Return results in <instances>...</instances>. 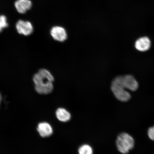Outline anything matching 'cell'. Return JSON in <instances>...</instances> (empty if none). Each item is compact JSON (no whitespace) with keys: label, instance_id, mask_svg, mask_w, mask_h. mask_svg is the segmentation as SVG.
Masks as SVG:
<instances>
[{"label":"cell","instance_id":"6da1fadb","mask_svg":"<svg viewBox=\"0 0 154 154\" xmlns=\"http://www.w3.org/2000/svg\"><path fill=\"white\" fill-rule=\"evenodd\" d=\"M54 80V77L49 71L46 69H40L33 78L36 91L43 95L51 93L53 90Z\"/></svg>","mask_w":154,"mask_h":154},{"label":"cell","instance_id":"7a4b0ae2","mask_svg":"<svg viewBox=\"0 0 154 154\" xmlns=\"http://www.w3.org/2000/svg\"><path fill=\"white\" fill-rule=\"evenodd\" d=\"M111 89L115 97L119 101L126 102L130 99V94L125 90L123 85V76H119L114 79L112 83Z\"/></svg>","mask_w":154,"mask_h":154},{"label":"cell","instance_id":"3957f363","mask_svg":"<svg viewBox=\"0 0 154 154\" xmlns=\"http://www.w3.org/2000/svg\"><path fill=\"white\" fill-rule=\"evenodd\" d=\"M134 140L130 135L122 133L119 135L116 140V145L121 153L126 154L134 148Z\"/></svg>","mask_w":154,"mask_h":154},{"label":"cell","instance_id":"277c9868","mask_svg":"<svg viewBox=\"0 0 154 154\" xmlns=\"http://www.w3.org/2000/svg\"><path fill=\"white\" fill-rule=\"evenodd\" d=\"M15 26L18 33L25 36L30 35L33 31V26L29 21L19 20Z\"/></svg>","mask_w":154,"mask_h":154},{"label":"cell","instance_id":"5b68a950","mask_svg":"<svg viewBox=\"0 0 154 154\" xmlns=\"http://www.w3.org/2000/svg\"><path fill=\"white\" fill-rule=\"evenodd\" d=\"M51 34L56 41L63 42L67 39V34L64 28L60 26H54L51 29Z\"/></svg>","mask_w":154,"mask_h":154},{"label":"cell","instance_id":"8992f818","mask_svg":"<svg viewBox=\"0 0 154 154\" xmlns=\"http://www.w3.org/2000/svg\"><path fill=\"white\" fill-rule=\"evenodd\" d=\"M123 83L125 88L131 91H136L138 88L137 82L134 77L131 75L123 76Z\"/></svg>","mask_w":154,"mask_h":154},{"label":"cell","instance_id":"52a82bcc","mask_svg":"<svg viewBox=\"0 0 154 154\" xmlns=\"http://www.w3.org/2000/svg\"><path fill=\"white\" fill-rule=\"evenodd\" d=\"M32 2L30 0H17L15 2V8L20 14H24L31 8Z\"/></svg>","mask_w":154,"mask_h":154},{"label":"cell","instance_id":"ba28073f","mask_svg":"<svg viewBox=\"0 0 154 154\" xmlns=\"http://www.w3.org/2000/svg\"><path fill=\"white\" fill-rule=\"evenodd\" d=\"M37 131L40 136L43 137H48L53 133L51 125L47 122L40 123L38 126Z\"/></svg>","mask_w":154,"mask_h":154},{"label":"cell","instance_id":"9c48e42d","mask_svg":"<svg viewBox=\"0 0 154 154\" xmlns=\"http://www.w3.org/2000/svg\"><path fill=\"white\" fill-rule=\"evenodd\" d=\"M151 43L149 38L147 37H142L139 38L136 42L135 47L138 51H146L149 49Z\"/></svg>","mask_w":154,"mask_h":154},{"label":"cell","instance_id":"30bf717a","mask_svg":"<svg viewBox=\"0 0 154 154\" xmlns=\"http://www.w3.org/2000/svg\"><path fill=\"white\" fill-rule=\"evenodd\" d=\"M56 115L58 120L62 122H66L70 120L71 115L64 108H60L56 112Z\"/></svg>","mask_w":154,"mask_h":154},{"label":"cell","instance_id":"8fae6325","mask_svg":"<svg viewBox=\"0 0 154 154\" xmlns=\"http://www.w3.org/2000/svg\"><path fill=\"white\" fill-rule=\"evenodd\" d=\"M79 154H93V151L91 146L85 144L81 146L79 149Z\"/></svg>","mask_w":154,"mask_h":154},{"label":"cell","instance_id":"7c38bea8","mask_svg":"<svg viewBox=\"0 0 154 154\" xmlns=\"http://www.w3.org/2000/svg\"><path fill=\"white\" fill-rule=\"evenodd\" d=\"M8 26L7 17L4 15H0V33L4 29L7 28Z\"/></svg>","mask_w":154,"mask_h":154},{"label":"cell","instance_id":"4fadbf2b","mask_svg":"<svg viewBox=\"0 0 154 154\" xmlns=\"http://www.w3.org/2000/svg\"><path fill=\"white\" fill-rule=\"evenodd\" d=\"M148 135L150 139L154 140V126L149 129Z\"/></svg>","mask_w":154,"mask_h":154},{"label":"cell","instance_id":"5bb4252c","mask_svg":"<svg viewBox=\"0 0 154 154\" xmlns=\"http://www.w3.org/2000/svg\"><path fill=\"white\" fill-rule=\"evenodd\" d=\"M2 100V96L1 94L0 93V105H1V102Z\"/></svg>","mask_w":154,"mask_h":154}]
</instances>
